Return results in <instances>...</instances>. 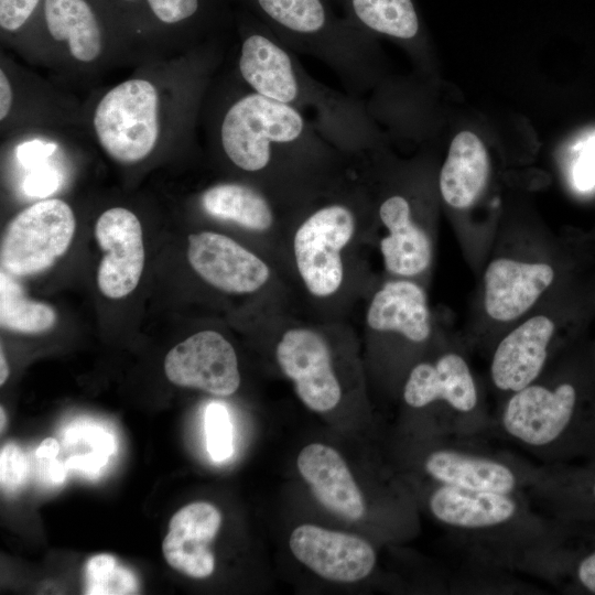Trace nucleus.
Returning <instances> with one entry per match:
<instances>
[{
	"label": "nucleus",
	"mask_w": 595,
	"mask_h": 595,
	"mask_svg": "<svg viewBox=\"0 0 595 595\" xmlns=\"http://www.w3.org/2000/svg\"><path fill=\"white\" fill-rule=\"evenodd\" d=\"M199 204L208 216L253 231L270 229L274 220L272 204L266 194L245 183H217L202 193Z\"/></svg>",
	"instance_id": "obj_25"
},
{
	"label": "nucleus",
	"mask_w": 595,
	"mask_h": 595,
	"mask_svg": "<svg viewBox=\"0 0 595 595\" xmlns=\"http://www.w3.org/2000/svg\"><path fill=\"white\" fill-rule=\"evenodd\" d=\"M245 87L224 107L215 136L236 169L262 174L282 161L314 162L338 150L304 112Z\"/></svg>",
	"instance_id": "obj_2"
},
{
	"label": "nucleus",
	"mask_w": 595,
	"mask_h": 595,
	"mask_svg": "<svg viewBox=\"0 0 595 595\" xmlns=\"http://www.w3.org/2000/svg\"><path fill=\"white\" fill-rule=\"evenodd\" d=\"M164 371L174 385L220 397L232 394L240 385L235 349L215 331L195 333L174 346L165 356Z\"/></svg>",
	"instance_id": "obj_9"
},
{
	"label": "nucleus",
	"mask_w": 595,
	"mask_h": 595,
	"mask_svg": "<svg viewBox=\"0 0 595 595\" xmlns=\"http://www.w3.org/2000/svg\"><path fill=\"white\" fill-rule=\"evenodd\" d=\"M206 447L214 462H225L234 453V430L224 403L213 401L205 410Z\"/></svg>",
	"instance_id": "obj_29"
},
{
	"label": "nucleus",
	"mask_w": 595,
	"mask_h": 595,
	"mask_svg": "<svg viewBox=\"0 0 595 595\" xmlns=\"http://www.w3.org/2000/svg\"><path fill=\"white\" fill-rule=\"evenodd\" d=\"M13 89L3 67L0 69V119L3 121L11 111Z\"/></svg>",
	"instance_id": "obj_38"
},
{
	"label": "nucleus",
	"mask_w": 595,
	"mask_h": 595,
	"mask_svg": "<svg viewBox=\"0 0 595 595\" xmlns=\"http://www.w3.org/2000/svg\"><path fill=\"white\" fill-rule=\"evenodd\" d=\"M356 227L351 207L333 202L315 209L295 231L293 248L299 273L315 296L334 294L343 282L342 249Z\"/></svg>",
	"instance_id": "obj_7"
},
{
	"label": "nucleus",
	"mask_w": 595,
	"mask_h": 595,
	"mask_svg": "<svg viewBox=\"0 0 595 595\" xmlns=\"http://www.w3.org/2000/svg\"><path fill=\"white\" fill-rule=\"evenodd\" d=\"M432 515L452 527L478 529L501 524L516 513V502L508 494L480 491L443 485L430 497Z\"/></svg>",
	"instance_id": "obj_22"
},
{
	"label": "nucleus",
	"mask_w": 595,
	"mask_h": 595,
	"mask_svg": "<svg viewBox=\"0 0 595 595\" xmlns=\"http://www.w3.org/2000/svg\"><path fill=\"white\" fill-rule=\"evenodd\" d=\"M220 523L219 510L209 502L197 501L181 508L171 518L162 543L166 562L191 577L209 576L215 569L210 543Z\"/></svg>",
	"instance_id": "obj_14"
},
{
	"label": "nucleus",
	"mask_w": 595,
	"mask_h": 595,
	"mask_svg": "<svg viewBox=\"0 0 595 595\" xmlns=\"http://www.w3.org/2000/svg\"><path fill=\"white\" fill-rule=\"evenodd\" d=\"M102 14L98 0H44L36 19L76 61L91 63L102 50Z\"/></svg>",
	"instance_id": "obj_18"
},
{
	"label": "nucleus",
	"mask_w": 595,
	"mask_h": 595,
	"mask_svg": "<svg viewBox=\"0 0 595 595\" xmlns=\"http://www.w3.org/2000/svg\"><path fill=\"white\" fill-rule=\"evenodd\" d=\"M44 0H0V28L3 32L21 31L36 19Z\"/></svg>",
	"instance_id": "obj_31"
},
{
	"label": "nucleus",
	"mask_w": 595,
	"mask_h": 595,
	"mask_svg": "<svg viewBox=\"0 0 595 595\" xmlns=\"http://www.w3.org/2000/svg\"><path fill=\"white\" fill-rule=\"evenodd\" d=\"M0 411H1V412H0V416H1V423H0V425H1V432H2V431H3V428H4V424H6V414H4V411H3V408H2V407H1Z\"/></svg>",
	"instance_id": "obj_40"
},
{
	"label": "nucleus",
	"mask_w": 595,
	"mask_h": 595,
	"mask_svg": "<svg viewBox=\"0 0 595 595\" xmlns=\"http://www.w3.org/2000/svg\"><path fill=\"white\" fill-rule=\"evenodd\" d=\"M578 473L572 484L571 506L582 518L595 517V465Z\"/></svg>",
	"instance_id": "obj_32"
},
{
	"label": "nucleus",
	"mask_w": 595,
	"mask_h": 595,
	"mask_svg": "<svg viewBox=\"0 0 595 595\" xmlns=\"http://www.w3.org/2000/svg\"><path fill=\"white\" fill-rule=\"evenodd\" d=\"M75 226L74 213L62 199H43L26 207L4 230L2 270L22 277L50 268L68 249Z\"/></svg>",
	"instance_id": "obj_6"
},
{
	"label": "nucleus",
	"mask_w": 595,
	"mask_h": 595,
	"mask_svg": "<svg viewBox=\"0 0 595 595\" xmlns=\"http://www.w3.org/2000/svg\"><path fill=\"white\" fill-rule=\"evenodd\" d=\"M57 185V174L53 171L43 170L28 176L24 182V191L32 196H45L51 194Z\"/></svg>",
	"instance_id": "obj_36"
},
{
	"label": "nucleus",
	"mask_w": 595,
	"mask_h": 595,
	"mask_svg": "<svg viewBox=\"0 0 595 595\" xmlns=\"http://www.w3.org/2000/svg\"><path fill=\"white\" fill-rule=\"evenodd\" d=\"M56 322L52 306L28 299L21 286L2 270L0 272V324L26 334L48 331Z\"/></svg>",
	"instance_id": "obj_27"
},
{
	"label": "nucleus",
	"mask_w": 595,
	"mask_h": 595,
	"mask_svg": "<svg viewBox=\"0 0 595 595\" xmlns=\"http://www.w3.org/2000/svg\"><path fill=\"white\" fill-rule=\"evenodd\" d=\"M379 217L388 229L380 241L386 269L394 274L412 277L423 272L432 259V246L426 232L412 219L409 201L391 195L379 206Z\"/></svg>",
	"instance_id": "obj_19"
},
{
	"label": "nucleus",
	"mask_w": 595,
	"mask_h": 595,
	"mask_svg": "<svg viewBox=\"0 0 595 595\" xmlns=\"http://www.w3.org/2000/svg\"><path fill=\"white\" fill-rule=\"evenodd\" d=\"M329 1H331V2H332V1H335V2H337V3H339V4L342 6V4L344 3L345 0H329Z\"/></svg>",
	"instance_id": "obj_41"
},
{
	"label": "nucleus",
	"mask_w": 595,
	"mask_h": 595,
	"mask_svg": "<svg viewBox=\"0 0 595 595\" xmlns=\"http://www.w3.org/2000/svg\"><path fill=\"white\" fill-rule=\"evenodd\" d=\"M111 20L128 25L201 31L225 14L223 0H98Z\"/></svg>",
	"instance_id": "obj_20"
},
{
	"label": "nucleus",
	"mask_w": 595,
	"mask_h": 595,
	"mask_svg": "<svg viewBox=\"0 0 595 595\" xmlns=\"http://www.w3.org/2000/svg\"><path fill=\"white\" fill-rule=\"evenodd\" d=\"M293 555L318 576L338 583L367 577L376 565V552L365 539L311 523L293 529L289 538Z\"/></svg>",
	"instance_id": "obj_10"
},
{
	"label": "nucleus",
	"mask_w": 595,
	"mask_h": 595,
	"mask_svg": "<svg viewBox=\"0 0 595 595\" xmlns=\"http://www.w3.org/2000/svg\"><path fill=\"white\" fill-rule=\"evenodd\" d=\"M275 356L305 407L327 412L338 404L342 390L328 345L321 334L304 327L291 328L278 343Z\"/></svg>",
	"instance_id": "obj_8"
},
{
	"label": "nucleus",
	"mask_w": 595,
	"mask_h": 595,
	"mask_svg": "<svg viewBox=\"0 0 595 595\" xmlns=\"http://www.w3.org/2000/svg\"><path fill=\"white\" fill-rule=\"evenodd\" d=\"M403 399L412 408L443 400L459 412H469L477 404V390L465 359L447 353L434 363H420L412 368Z\"/></svg>",
	"instance_id": "obj_17"
},
{
	"label": "nucleus",
	"mask_w": 595,
	"mask_h": 595,
	"mask_svg": "<svg viewBox=\"0 0 595 595\" xmlns=\"http://www.w3.org/2000/svg\"><path fill=\"white\" fill-rule=\"evenodd\" d=\"M160 104L159 90L148 79H127L108 90L93 117L102 150L120 163L144 160L160 136Z\"/></svg>",
	"instance_id": "obj_5"
},
{
	"label": "nucleus",
	"mask_w": 595,
	"mask_h": 595,
	"mask_svg": "<svg viewBox=\"0 0 595 595\" xmlns=\"http://www.w3.org/2000/svg\"><path fill=\"white\" fill-rule=\"evenodd\" d=\"M366 320L375 331L397 332L415 343L424 342L431 333L426 295L411 281L386 283L372 298Z\"/></svg>",
	"instance_id": "obj_21"
},
{
	"label": "nucleus",
	"mask_w": 595,
	"mask_h": 595,
	"mask_svg": "<svg viewBox=\"0 0 595 595\" xmlns=\"http://www.w3.org/2000/svg\"><path fill=\"white\" fill-rule=\"evenodd\" d=\"M344 17L365 32L412 41L420 19L412 0H345Z\"/></svg>",
	"instance_id": "obj_26"
},
{
	"label": "nucleus",
	"mask_w": 595,
	"mask_h": 595,
	"mask_svg": "<svg viewBox=\"0 0 595 595\" xmlns=\"http://www.w3.org/2000/svg\"><path fill=\"white\" fill-rule=\"evenodd\" d=\"M238 75L248 88L274 101L314 111V122L339 150L360 152L372 139L360 99L334 90L309 75L294 52L247 10L237 13Z\"/></svg>",
	"instance_id": "obj_1"
},
{
	"label": "nucleus",
	"mask_w": 595,
	"mask_h": 595,
	"mask_svg": "<svg viewBox=\"0 0 595 595\" xmlns=\"http://www.w3.org/2000/svg\"><path fill=\"white\" fill-rule=\"evenodd\" d=\"M573 181L581 191L595 186V136L582 145L573 166Z\"/></svg>",
	"instance_id": "obj_33"
},
{
	"label": "nucleus",
	"mask_w": 595,
	"mask_h": 595,
	"mask_svg": "<svg viewBox=\"0 0 595 595\" xmlns=\"http://www.w3.org/2000/svg\"><path fill=\"white\" fill-rule=\"evenodd\" d=\"M554 269L542 262L509 258L493 260L484 274V304L487 314L509 322L526 313L554 281Z\"/></svg>",
	"instance_id": "obj_13"
},
{
	"label": "nucleus",
	"mask_w": 595,
	"mask_h": 595,
	"mask_svg": "<svg viewBox=\"0 0 595 595\" xmlns=\"http://www.w3.org/2000/svg\"><path fill=\"white\" fill-rule=\"evenodd\" d=\"M95 237L105 252L98 268L99 290L109 299L125 298L137 288L143 271L140 220L127 208H109L97 219Z\"/></svg>",
	"instance_id": "obj_11"
},
{
	"label": "nucleus",
	"mask_w": 595,
	"mask_h": 595,
	"mask_svg": "<svg viewBox=\"0 0 595 595\" xmlns=\"http://www.w3.org/2000/svg\"><path fill=\"white\" fill-rule=\"evenodd\" d=\"M554 331L550 317L536 315L508 333L493 356L490 375L495 386L516 392L531 385L545 364Z\"/></svg>",
	"instance_id": "obj_16"
},
{
	"label": "nucleus",
	"mask_w": 595,
	"mask_h": 595,
	"mask_svg": "<svg viewBox=\"0 0 595 595\" xmlns=\"http://www.w3.org/2000/svg\"><path fill=\"white\" fill-rule=\"evenodd\" d=\"M31 473V461L14 443L6 444L0 452V483L6 494L19 491Z\"/></svg>",
	"instance_id": "obj_30"
},
{
	"label": "nucleus",
	"mask_w": 595,
	"mask_h": 595,
	"mask_svg": "<svg viewBox=\"0 0 595 595\" xmlns=\"http://www.w3.org/2000/svg\"><path fill=\"white\" fill-rule=\"evenodd\" d=\"M41 479L50 485H61L66 478L65 462L56 457L35 456Z\"/></svg>",
	"instance_id": "obj_37"
},
{
	"label": "nucleus",
	"mask_w": 595,
	"mask_h": 595,
	"mask_svg": "<svg viewBox=\"0 0 595 595\" xmlns=\"http://www.w3.org/2000/svg\"><path fill=\"white\" fill-rule=\"evenodd\" d=\"M238 1L291 51L332 68L348 94L359 97L371 84V35L338 17L329 0Z\"/></svg>",
	"instance_id": "obj_3"
},
{
	"label": "nucleus",
	"mask_w": 595,
	"mask_h": 595,
	"mask_svg": "<svg viewBox=\"0 0 595 595\" xmlns=\"http://www.w3.org/2000/svg\"><path fill=\"white\" fill-rule=\"evenodd\" d=\"M434 479L473 490L510 494L517 485L513 472L506 465L455 451L432 452L424 462Z\"/></svg>",
	"instance_id": "obj_24"
},
{
	"label": "nucleus",
	"mask_w": 595,
	"mask_h": 595,
	"mask_svg": "<svg viewBox=\"0 0 595 595\" xmlns=\"http://www.w3.org/2000/svg\"><path fill=\"white\" fill-rule=\"evenodd\" d=\"M296 467L325 509L351 521L365 515L363 493L337 450L323 443H310L300 451Z\"/></svg>",
	"instance_id": "obj_15"
},
{
	"label": "nucleus",
	"mask_w": 595,
	"mask_h": 595,
	"mask_svg": "<svg viewBox=\"0 0 595 595\" xmlns=\"http://www.w3.org/2000/svg\"><path fill=\"white\" fill-rule=\"evenodd\" d=\"M0 365H1V368H0V385H3L6 382V380L8 379V376H9V367H8V363H7V359L4 357L2 348H1V351H0Z\"/></svg>",
	"instance_id": "obj_39"
},
{
	"label": "nucleus",
	"mask_w": 595,
	"mask_h": 595,
	"mask_svg": "<svg viewBox=\"0 0 595 595\" xmlns=\"http://www.w3.org/2000/svg\"><path fill=\"white\" fill-rule=\"evenodd\" d=\"M489 175V159L479 138L462 131L451 142L441 169L439 185L444 201L454 208H467L482 194Z\"/></svg>",
	"instance_id": "obj_23"
},
{
	"label": "nucleus",
	"mask_w": 595,
	"mask_h": 595,
	"mask_svg": "<svg viewBox=\"0 0 595 595\" xmlns=\"http://www.w3.org/2000/svg\"><path fill=\"white\" fill-rule=\"evenodd\" d=\"M502 424L528 445H548L572 432L595 448V405L586 408L583 391L571 381L554 388L531 383L516 391Z\"/></svg>",
	"instance_id": "obj_4"
},
{
	"label": "nucleus",
	"mask_w": 595,
	"mask_h": 595,
	"mask_svg": "<svg viewBox=\"0 0 595 595\" xmlns=\"http://www.w3.org/2000/svg\"><path fill=\"white\" fill-rule=\"evenodd\" d=\"M187 259L207 283L228 293H251L269 279L268 266L228 236L202 231L188 236Z\"/></svg>",
	"instance_id": "obj_12"
},
{
	"label": "nucleus",
	"mask_w": 595,
	"mask_h": 595,
	"mask_svg": "<svg viewBox=\"0 0 595 595\" xmlns=\"http://www.w3.org/2000/svg\"><path fill=\"white\" fill-rule=\"evenodd\" d=\"M139 589L137 576L110 554L91 556L84 567V593L87 595H127Z\"/></svg>",
	"instance_id": "obj_28"
},
{
	"label": "nucleus",
	"mask_w": 595,
	"mask_h": 595,
	"mask_svg": "<svg viewBox=\"0 0 595 595\" xmlns=\"http://www.w3.org/2000/svg\"><path fill=\"white\" fill-rule=\"evenodd\" d=\"M572 574L581 589L595 594V543L577 553L572 564Z\"/></svg>",
	"instance_id": "obj_34"
},
{
	"label": "nucleus",
	"mask_w": 595,
	"mask_h": 595,
	"mask_svg": "<svg viewBox=\"0 0 595 595\" xmlns=\"http://www.w3.org/2000/svg\"><path fill=\"white\" fill-rule=\"evenodd\" d=\"M108 458V456L91 451L69 457L65 465L67 469H77L89 477H97L101 468L107 464Z\"/></svg>",
	"instance_id": "obj_35"
}]
</instances>
